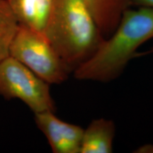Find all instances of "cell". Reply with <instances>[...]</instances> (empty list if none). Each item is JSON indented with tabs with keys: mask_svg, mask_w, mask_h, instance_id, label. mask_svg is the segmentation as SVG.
<instances>
[{
	"mask_svg": "<svg viewBox=\"0 0 153 153\" xmlns=\"http://www.w3.org/2000/svg\"><path fill=\"white\" fill-rule=\"evenodd\" d=\"M19 25L44 33L53 0H7Z\"/></svg>",
	"mask_w": 153,
	"mask_h": 153,
	"instance_id": "8992f818",
	"label": "cell"
},
{
	"mask_svg": "<svg viewBox=\"0 0 153 153\" xmlns=\"http://www.w3.org/2000/svg\"><path fill=\"white\" fill-rule=\"evenodd\" d=\"M149 54H153V48H152L150 51H145L144 53H137L136 55V57L139 56H143V55H149Z\"/></svg>",
	"mask_w": 153,
	"mask_h": 153,
	"instance_id": "7c38bea8",
	"label": "cell"
},
{
	"mask_svg": "<svg viewBox=\"0 0 153 153\" xmlns=\"http://www.w3.org/2000/svg\"><path fill=\"white\" fill-rule=\"evenodd\" d=\"M116 125L112 120L99 118L84 128L80 153H111L116 135Z\"/></svg>",
	"mask_w": 153,
	"mask_h": 153,
	"instance_id": "ba28073f",
	"label": "cell"
},
{
	"mask_svg": "<svg viewBox=\"0 0 153 153\" xmlns=\"http://www.w3.org/2000/svg\"><path fill=\"white\" fill-rule=\"evenodd\" d=\"M18 27V23L7 0H0V61L9 55L10 43Z\"/></svg>",
	"mask_w": 153,
	"mask_h": 153,
	"instance_id": "9c48e42d",
	"label": "cell"
},
{
	"mask_svg": "<svg viewBox=\"0 0 153 153\" xmlns=\"http://www.w3.org/2000/svg\"><path fill=\"white\" fill-rule=\"evenodd\" d=\"M9 55L50 85L63 83L71 73L45 34L22 25L18 24Z\"/></svg>",
	"mask_w": 153,
	"mask_h": 153,
	"instance_id": "3957f363",
	"label": "cell"
},
{
	"mask_svg": "<svg viewBox=\"0 0 153 153\" xmlns=\"http://www.w3.org/2000/svg\"><path fill=\"white\" fill-rule=\"evenodd\" d=\"M153 38V8L130 7L114 31L72 72L76 79L108 83L121 75L137 51Z\"/></svg>",
	"mask_w": 153,
	"mask_h": 153,
	"instance_id": "6da1fadb",
	"label": "cell"
},
{
	"mask_svg": "<svg viewBox=\"0 0 153 153\" xmlns=\"http://www.w3.org/2000/svg\"><path fill=\"white\" fill-rule=\"evenodd\" d=\"M104 36L108 37L117 27L124 11L132 7V0H82Z\"/></svg>",
	"mask_w": 153,
	"mask_h": 153,
	"instance_id": "52a82bcc",
	"label": "cell"
},
{
	"mask_svg": "<svg viewBox=\"0 0 153 153\" xmlns=\"http://www.w3.org/2000/svg\"><path fill=\"white\" fill-rule=\"evenodd\" d=\"M35 122L46 137L54 153H80L84 128L68 123L55 115L54 111L34 114Z\"/></svg>",
	"mask_w": 153,
	"mask_h": 153,
	"instance_id": "5b68a950",
	"label": "cell"
},
{
	"mask_svg": "<svg viewBox=\"0 0 153 153\" xmlns=\"http://www.w3.org/2000/svg\"><path fill=\"white\" fill-rule=\"evenodd\" d=\"M0 96L19 99L34 114L55 111L49 84L9 55L0 61Z\"/></svg>",
	"mask_w": 153,
	"mask_h": 153,
	"instance_id": "277c9868",
	"label": "cell"
},
{
	"mask_svg": "<svg viewBox=\"0 0 153 153\" xmlns=\"http://www.w3.org/2000/svg\"><path fill=\"white\" fill-rule=\"evenodd\" d=\"M135 152L138 153H153V144L145 145L137 148Z\"/></svg>",
	"mask_w": 153,
	"mask_h": 153,
	"instance_id": "8fae6325",
	"label": "cell"
},
{
	"mask_svg": "<svg viewBox=\"0 0 153 153\" xmlns=\"http://www.w3.org/2000/svg\"><path fill=\"white\" fill-rule=\"evenodd\" d=\"M133 6L153 8V0H132Z\"/></svg>",
	"mask_w": 153,
	"mask_h": 153,
	"instance_id": "30bf717a",
	"label": "cell"
},
{
	"mask_svg": "<svg viewBox=\"0 0 153 153\" xmlns=\"http://www.w3.org/2000/svg\"><path fill=\"white\" fill-rule=\"evenodd\" d=\"M44 34L70 72L87 60L105 38L82 0H53Z\"/></svg>",
	"mask_w": 153,
	"mask_h": 153,
	"instance_id": "7a4b0ae2",
	"label": "cell"
}]
</instances>
